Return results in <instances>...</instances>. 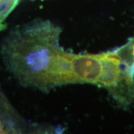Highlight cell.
Segmentation results:
<instances>
[{"mask_svg":"<svg viewBox=\"0 0 134 134\" xmlns=\"http://www.w3.org/2000/svg\"><path fill=\"white\" fill-rule=\"evenodd\" d=\"M61 32L52 22L37 19L16 27L6 36L1 57L20 85L48 92L70 84L71 53L60 46Z\"/></svg>","mask_w":134,"mask_h":134,"instance_id":"cell-1","label":"cell"},{"mask_svg":"<svg viewBox=\"0 0 134 134\" xmlns=\"http://www.w3.org/2000/svg\"><path fill=\"white\" fill-rule=\"evenodd\" d=\"M19 3V0H0V32L6 28L4 22Z\"/></svg>","mask_w":134,"mask_h":134,"instance_id":"cell-2","label":"cell"},{"mask_svg":"<svg viewBox=\"0 0 134 134\" xmlns=\"http://www.w3.org/2000/svg\"><path fill=\"white\" fill-rule=\"evenodd\" d=\"M117 50L134 69V37L130 38L126 44Z\"/></svg>","mask_w":134,"mask_h":134,"instance_id":"cell-3","label":"cell"}]
</instances>
